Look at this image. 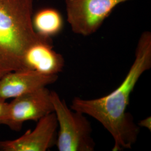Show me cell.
Returning a JSON list of instances; mask_svg holds the SVG:
<instances>
[{"label":"cell","mask_w":151,"mask_h":151,"mask_svg":"<svg viewBox=\"0 0 151 151\" xmlns=\"http://www.w3.org/2000/svg\"><path fill=\"white\" fill-rule=\"evenodd\" d=\"M58 123L54 112L37 122L34 129L28 130L19 138L0 141V151H46L55 146Z\"/></svg>","instance_id":"cell-6"},{"label":"cell","mask_w":151,"mask_h":151,"mask_svg":"<svg viewBox=\"0 0 151 151\" xmlns=\"http://www.w3.org/2000/svg\"><path fill=\"white\" fill-rule=\"evenodd\" d=\"M51 100L58 123L55 146L59 151H93L96 143L86 115L68 106L57 92L51 91Z\"/></svg>","instance_id":"cell-3"},{"label":"cell","mask_w":151,"mask_h":151,"mask_svg":"<svg viewBox=\"0 0 151 151\" xmlns=\"http://www.w3.org/2000/svg\"><path fill=\"white\" fill-rule=\"evenodd\" d=\"M151 68V32H142L135 48L134 60L119 86L102 97L86 99L74 97L70 108L97 120L111 135L112 151L133 148L140 128L127 111L130 99L135 86L146 71Z\"/></svg>","instance_id":"cell-1"},{"label":"cell","mask_w":151,"mask_h":151,"mask_svg":"<svg viewBox=\"0 0 151 151\" xmlns=\"http://www.w3.org/2000/svg\"><path fill=\"white\" fill-rule=\"evenodd\" d=\"M50 92L47 87L24 94L7 103L0 115V125H5L14 131H20L27 121L37 122L54 112Z\"/></svg>","instance_id":"cell-5"},{"label":"cell","mask_w":151,"mask_h":151,"mask_svg":"<svg viewBox=\"0 0 151 151\" xmlns=\"http://www.w3.org/2000/svg\"><path fill=\"white\" fill-rule=\"evenodd\" d=\"M137 125L139 128H145L150 132L151 131V117L148 116L139 121Z\"/></svg>","instance_id":"cell-10"},{"label":"cell","mask_w":151,"mask_h":151,"mask_svg":"<svg viewBox=\"0 0 151 151\" xmlns=\"http://www.w3.org/2000/svg\"><path fill=\"white\" fill-rule=\"evenodd\" d=\"M58 75H45L30 70L13 71L0 80V99L6 100L54 83Z\"/></svg>","instance_id":"cell-8"},{"label":"cell","mask_w":151,"mask_h":151,"mask_svg":"<svg viewBox=\"0 0 151 151\" xmlns=\"http://www.w3.org/2000/svg\"><path fill=\"white\" fill-rule=\"evenodd\" d=\"M23 65V70H33L45 75H58L64 69L65 58L54 50L52 39L44 37L27 50Z\"/></svg>","instance_id":"cell-7"},{"label":"cell","mask_w":151,"mask_h":151,"mask_svg":"<svg viewBox=\"0 0 151 151\" xmlns=\"http://www.w3.org/2000/svg\"><path fill=\"white\" fill-rule=\"evenodd\" d=\"M32 25L39 35L52 38L62 32L64 20L61 14L53 8H44L32 16Z\"/></svg>","instance_id":"cell-9"},{"label":"cell","mask_w":151,"mask_h":151,"mask_svg":"<svg viewBox=\"0 0 151 151\" xmlns=\"http://www.w3.org/2000/svg\"><path fill=\"white\" fill-rule=\"evenodd\" d=\"M34 0H0V80L23 70L27 50L44 37L32 25Z\"/></svg>","instance_id":"cell-2"},{"label":"cell","mask_w":151,"mask_h":151,"mask_svg":"<svg viewBox=\"0 0 151 151\" xmlns=\"http://www.w3.org/2000/svg\"><path fill=\"white\" fill-rule=\"evenodd\" d=\"M132 0H65L72 32L83 37L97 32L114 9Z\"/></svg>","instance_id":"cell-4"},{"label":"cell","mask_w":151,"mask_h":151,"mask_svg":"<svg viewBox=\"0 0 151 151\" xmlns=\"http://www.w3.org/2000/svg\"><path fill=\"white\" fill-rule=\"evenodd\" d=\"M7 103L6 102V100L0 99V115L3 113Z\"/></svg>","instance_id":"cell-11"}]
</instances>
